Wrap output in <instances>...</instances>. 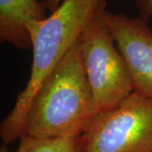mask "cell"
<instances>
[{
  "instance_id": "cell-1",
  "label": "cell",
  "mask_w": 152,
  "mask_h": 152,
  "mask_svg": "<svg viewBox=\"0 0 152 152\" xmlns=\"http://www.w3.org/2000/svg\"><path fill=\"white\" fill-rule=\"evenodd\" d=\"M106 10L107 0H65L45 20L28 23L32 49L31 71L26 86L0 124V136L5 145L20 139L27 110L38 87L88 25Z\"/></svg>"
},
{
  "instance_id": "cell-2",
  "label": "cell",
  "mask_w": 152,
  "mask_h": 152,
  "mask_svg": "<svg viewBox=\"0 0 152 152\" xmlns=\"http://www.w3.org/2000/svg\"><path fill=\"white\" fill-rule=\"evenodd\" d=\"M96 113L79 38L33 96L22 135L79 137Z\"/></svg>"
},
{
  "instance_id": "cell-3",
  "label": "cell",
  "mask_w": 152,
  "mask_h": 152,
  "mask_svg": "<svg viewBox=\"0 0 152 152\" xmlns=\"http://www.w3.org/2000/svg\"><path fill=\"white\" fill-rule=\"evenodd\" d=\"M79 140L82 152H152V99L133 92L95 114Z\"/></svg>"
},
{
  "instance_id": "cell-4",
  "label": "cell",
  "mask_w": 152,
  "mask_h": 152,
  "mask_svg": "<svg viewBox=\"0 0 152 152\" xmlns=\"http://www.w3.org/2000/svg\"><path fill=\"white\" fill-rule=\"evenodd\" d=\"M105 11L88 25L80 37L96 113L113 108L134 92L126 61L104 20Z\"/></svg>"
},
{
  "instance_id": "cell-5",
  "label": "cell",
  "mask_w": 152,
  "mask_h": 152,
  "mask_svg": "<svg viewBox=\"0 0 152 152\" xmlns=\"http://www.w3.org/2000/svg\"><path fill=\"white\" fill-rule=\"evenodd\" d=\"M104 20L126 61L134 92L152 99V31L148 20L107 10Z\"/></svg>"
},
{
  "instance_id": "cell-6",
  "label": "cell",
  "mask_w": 152,
  "mask_h": 152,
  "mask_svg": "<svg viewBox=\"0 0 152 152\" xmlns=\"http://www.w3.org/2000/svg\"><path fill=\"white\" fill-rule=\"evenodd\" d=\"M47 4L38 0H0V42L22 50L31 48L27 24L47 18Z\"/></svg>"
},
{
  "instance_id": "cell-7",
  "label": "cell",
  "mask_w": 152,
  "mask_h": 152,
  "mask_svg": "<svg viewBox=\"0 0 152 152\" xmlns=\"http://www.w3.org/2000/svg\"><path fill=\"white\" fill-rule=\"evenodd\" d=\"M16 152H82L79 137L37 139L22 135Z\"/></svg>"
},
{
  "instance_id": "cell-8",
  "label": "cell",
  "mask_w": 152,
  "mask_h": 152,
  "mask_svg": "<svg viewBox=\"0 0 152 152\" xmlns=\"http://www.w3.org/2000/svg\"><path fill=\"white\" fill-rule=\"evenodd\" d=\"M135 4L140 17L149 20L152 17V0H135Z\"/></svg>"
},
{
  "instance_id": "cell-9",
  "label": "cell",
  "mask_w": 152,
  "mask_h": 152,
  "mask_svg": "<svg viewBox=\"0 0 152 152\" xmlns=\"http://www.w3.org/2000/svg\"><path fill=\"white\" fill-rule=\"evenodd\" d=\"M65 0H43V2L47 4L48 10L51 13L54 12Z\"/></svg>"
},
{
  "instance_id": "cell-10",
  "label": "cell",
  "mask_w": 152,
  "mask_h": 152,
  "mask_svg": "<svg viewBox=\"0 0 152 152\" xmlns=\"http://www.w3.org/2000/svg\"><path fill=\"white\" fill-rule=\"evenodd\" d=\"M0 152H10V151L7 149V147H6L5 145H2L1 148H0Z\"/></svg>"
}]
</instances>
